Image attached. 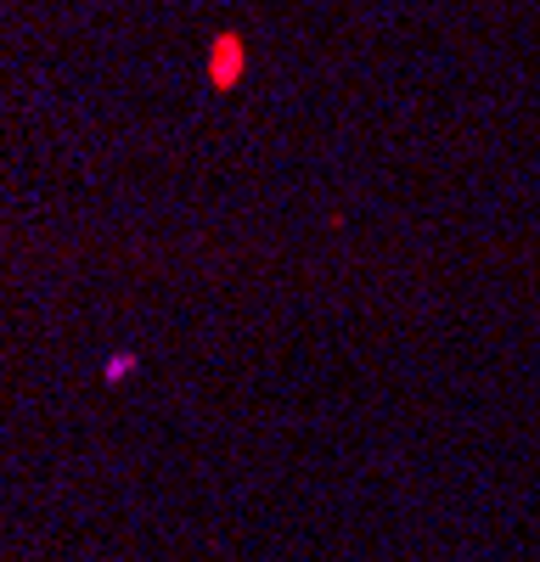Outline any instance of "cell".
Segmentation results:
<instances>
[{"instance_id": "6da1fadb", "label": "cell", "mask_w": 540, "mask_h": 562, "mask_svg": "<svg viewBox=\"0 0 540 562\" xmlns=\"http://www.w3.org/2000/svg\"><path fill=\"white\" fill-rule=\"evenodd\" d=\"M237 74H243V40L220 34V40H214V52H209V79H214L220 90H232Z\"/></svg>"}, {"instance_id": "7a4b0ae2", "label": "cell", "mask_w": 540, "mask_h": 562, "mask_svg": "<svg viewBox=\"0 0 540 562\" xmlns=\"http://www.w3.org/2000/svg\"><path fill=\"white\" fill-rule=\"evenodd\" d=\"M135 366H142V360H135L130 349H119V355L108 360V371H102V378H108V383H119V378H130V371H135Z\"/></svg>"}]
</instances>
